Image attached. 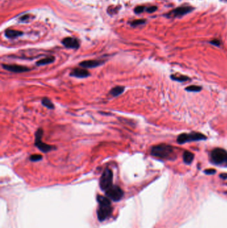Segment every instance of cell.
<instances>
[{
	"label": "cell",
	"mask_w": 227,
	"mask_h": 228,
	"mask_svg": "<svg viewBox=\"0 0 227 228\" xmlns=\"http://www.w3.org/2000/svg\"><path fill=\"white\" fill-rule=\"evenodd\" d=\"M151 154L160 160H173L175 158V153L174 148L167 144H159L151 148Z\"/></svg>",
	"instance_id": "6da1fadb"
},
{
	"label": "cell",
	"mask_w": 227,
	"mask_h": 228,
	"mask_svg": "<svg viewBox=\"0 0 227 228\" xmlns=\"http://www.w3.org/2000/svg\"><path fill=\"white\" fill-rule=\"evenodd\" d=\"M99 209L97 210V216L100 221H103L110 216L112 212L111 202L107 198L103 196L98 197Z\"/></svg>",
	"instance_id": "7a4b0ae2"
},
{
	"label": "cell",
	"mask_w": 227,
	"mask_h": 228,
	"mask_svg": "<svg viewBox=\"0 0 227 228\" xmlns=\"http://www.w3.org/2000/svg\"><path fill=\"white\" fill-rule=\"evenodd\" d=\"M210 160L216 165L227 167V151L219 147L214 149L211 152Z\"/></svg>",
	"instance_id": "3957f363"
},
{
	"label": "cell",
	"mask_w": 227,
	"mask_h": 228,
	"mask_svg": "<svg viewBox=\"0 0 227 228\" xmlns=\"http://www.w3.org/2000/svg\"><path fill=\"white\" fill-rule=\"evenodd\" d=\"M207 137L201 133L191 132L189 134H182L177 137V141L179 144H183L187 142L201 141L207 139Z\"/></svg>",
	"instance_id": "277c9868"
},
{
	"label": "cell",
	"mask_w": 227,
	"mask_h": 228,
	"mask_svg": "<svg viewBox=\"0 0 227 228\" xmlns=\"http://www.w3.org/2000/svg\"><path fill=\"white\" fill-rule=\"evenodd\" d=\"M43 134V130L41 128H39L36 131V134H35V138H36L35 139V145H36V147L39 150H41V151L44 153L49 152L51 150H53L54 149H55L54 146L46 144L41 142Z\"/></svg>",
	"instance_id": "5b68a950"
},
{
	"label": "cell",
	"mask_w": 227,
	"mask_h": 228,
	"mask_svg": "<svg viewBox=\"0 0 227 228\" xmlns=\"http://www.w3.org/2000/svg\"><path fill=\"white\" fill-rule=\"evenodd\" d=\"M113 186V172L112 171L106 168L100 179V187L103 190L106 191Z\"/></svg>",
	"instance_id": "8992f818"
},
{
	"label": "cell",
	"mask_w": 227,
	"mask_h": 228,
	"mask_svg": "<svg viewBox=\"0 0 227 228\" xmlns=\"http://www.w3.org/2000/svg\"><path fill=\"white\" fill-rule=\"evenodd\" d=\"M107 195L114 201L119 200L123 195V191L119 186H112L111 187L106 190Z\"/></svg>",
	"instance_id": "52a82bcc"
},
{
	"label": "cell",
	"mask_w": 227,
	"mask_h": 228,
	"mask_svg": "<svg viewBox=\"0 0 227 228\" xmlns=\"http://www.w3.org/2000/svg\"><path fill=\"white\" fill-rule=\"evenodd\" d=\"M193 8L190 6L178 7L170 12L168 14V15L169 17H181V16L185 15L187 14H189V12L193 11Z\"/></svg>",
	"instance_id": "ba28073f"
},
{
	"label": "cell",
	"mask_w": 227,
	"mask_h": 228,
	"mask_svg": "<svg viewBox=\"0 0 227 228\" xmlns=\"http://www.w3.org/2000/svg\"><path fill=\"white\" fill-rule=\"evenodd\" d=\"M2 67L9 72H14V73H24L26 72H29L30 69L25 67L21 66L18 65H7V64H2Z\"/></svg>",
	"instance_id": "9c48e42d"
},
{
	"label": "cell",
	"mask_w": 227,
	"mask_h": 228,
	"mask_svg": "<svg viewBox=\"0 0 227 228\" xmlns=\"http://www.w3.org/2000/svg\"><path fill=\"white\" fill-rule=\"evenodd\" d=\"M62 43L65 47L70 48V49H77L79 47V42L78 39L75 37H65L62 40Z\"/></svg>",
	"instance_id": "30bf717a"
},
{
	"label": "cell",
	"mask_w": 227,
	"mask_h": 228,
	"mask_svg": "<svg viewBox=\"0 0 227 228\" xmlns=\"http://www.w3.org/2000/svg\"><path fill=\"white\" fill-rule=\"evenodd\" d=\"M103 64V61L100 60H87L82 61L79 64V65L84 68H93L98 67Z\"/></svg>",
	"instance_id": "8fae6325"
},
{
	"label": "cell",
	"mask_w": 227,
	"mask_h": 228,
	"mask_svg": "<svg viewBox=\"0 0 227 228\" xmlns=\"http://www.w3.org/2000/svg\"><path fill=\"white\" fill-rule=\"evenodd\" d=\"M90 73L87 69L82 68L73 69L70 73V76L79 78H85L88 77Z\"/></svg>",
	"instance_id": "7c38bea8"
},
{
	"label": "cell",
	"mask_w": 227,
	"mask_h": 228,
	"mask_svg": "<svg viewBox=\"0 0 227 228\" xmlns=\"http://www.w3.org/2000/svg\"><path fill=\"white\" fill-rule=\"evenodd\" d=\"M6 36L8 38H15L19 37L21 35H23V33L19 31H16L14 29H7L5 32Z\"/></svg>",
	"instance_id": "4fadbf2b"
},
{
	"label": "cell",
	"mask_w": 227,
	"mask_h": 228,
	"mask_svg": "<svg viewBox=\"0 0 227 228\" xmlns=\"http://www.w3.org/2000/svg\"><path fill=\"white\" fill-rule=\"evenodd\" d=\"M125 90L124 86H116L113 87L109 91V94L111 95L113 97H117L121 95Z\"/></svg>",
	"instance_id": "5bb4252c"
},
{
	"label": "cell",
	"mask_w": 227,
	"mask_h": 228,
	"mask_svg": "<svg viewBox=\"0 0 227 228\" xmlns=\"http://www.w3.org/2000/svg\"><path fill=\"white\" fill-rule=\"evenodd\" d=\"M194 154L191 151H186L183 153V161L186 164H190L194 160Z\"/></svg>",
	"instance_id": "9a60e30c"
},
{
	"label": "cell",
	"mask_w": 227,
	"mask_h": 228,
	"mask_svg": "<svg viewBox=\"0 0 227 228\" xmlns=\"http://www.w3.org/2000/svg\"><path fill=\"white\" fill-rule=\"evenodd\" d=\"M55 60V58L53 56H49L47 57V58H45L43 59H41L39 61H37L36 64L37 65H47V64H49L53 63Z\"/></svg>",
	"instance_id": "2e32d148"
},
{
	"label": "cell",
	"mask_w": 227,
	"mask_h": 228,
	"mask_svg": "<svg viewBox=\"0 0 227 228\" xmlns=\"http://www.w3.org/2000/svg\"><path fill=\"white\" fill-rule=\"evenodd\" d=\"M171 79L174 81H177L178 82H185L186 81H188L190 80V78L187 76H182V75H179V74H177V75H172L171 76Z\"/></svg>",
	"instance_id": "e0dca14e"
},
{
	"label": "cell",
	"mask_w": 227,
	"mask_h": 228,
	"mask_svg": "<svg viewBox=\"0 0 227 228\" xmlns=\"http://www.w3.org/2000/svg\"><path fill=\"white\" fill-rule=\"evenodd\" d=\"M41 103L45 107H47L48 109H54V105L51 102V101L47 98H44L41 100Z\"/></svg>",
	"instance_id": "ac0fdd59"
},
{
	"label": "cell",
	"mask_w": 227,
	"mask_h": 228,
	"mask_svg": "<svg viewBox=\"0 0 227 228\" xmlns=\"http://www.w3.org/2000/svg\"><path fill=\"white\" fill-rule=\"evenodd\" d=\"M202 90V87L200 86H190L186 87L185 90L187 91H191V92H199Z\"/></svg>",
	"instance_id": "d6986e66"
},
{
	"label": "cell",
	"mask_w": 227,
	"mask_h": 228,
	"mask_svg": "<svg viewBox=\"0 0 227 228\" xmlns=\"http://www.w3.org/2000/svg\"><path fill=\"white\" fill-rule=\"evenodd\" d=\"M42 160V156L40 154H33L30 156L29 160L32 161H38Z\"/></svg>",
	"instance_id": "ffe728a7"
},
{
	"label": "cell",
	"mask_w": 227,
	"mask_h": 228,
	"mask_svg": "<svg viewBox=\"0 0 227 228\" xmlns=\"http://www.w3.org/2000/svg\"><path fill=\"white\" fill-rule=\"evenodd\" d=\"M145 20H135V21H132V22L131 23V25L132 26H133V27H135V26L142 25V24H145Z\"/></svg>",
	"instance_id": "44dd1931"
},
{
	"label": "cell",
	"mask_w": 227,
	"mask_h": 228,
	"mask_svg": "<svg viewBox=\"0 0 227 228\" xmlns=\"http://www.w3.org/2000/svg\"><path fill=\"white\" fill-rule=\"evenodd\" d=\"M146 7H144V6H137L135 8V12L136 13V14H141V13L143 12L145 10Z\"/></svg>",
	"instance_id": "7402d4cb"
},
{
	"label": "cell",
	"mask_w": 227,
	"mask_h": 228,
	"mask_svg": "<svg viewBox=\"0 0 227 228\" xmlns=\"http://www.w3.org/2000/svg\"><path fill=\"white\" fill-rule=\"evenodd\" d=\"M156 6H149V7H147L145 9V11H147L148 13H152L156 10Z\"/></svg>",
	"instance_id": "603a6c76"
},
{
	"label": "cell",
	"mask_w": 227,
	"mask_h": 228,
	"mask_svg": "<svg viewBox=\"0 0 227 228\" xmlns=\"http://www.w3.org/2000/svg\"><path fill=\"white\" fill-rule=\"evenodd\" d=\"M211 43H212L214 46H219L221 45V41L219 40V39H214V40L211 42Z\"/></svg>",
	"instance_id": "cb8c5ba5"
},
{
	"label": "cell",
	"mask_w": 227,
	"mask_h": 228,
	"mask_svg": "<svg viewBox=\"0 0 227 228\" xmlns=\"http://www.w3.org/2000/svg\"><path fill=\"white\" fill-rule=\"evenodd\" d=\"M204 173L206 174H208V175H210V174H214L216 173V170L215 169H207L204 171Z\"/></svg>",
	"instance_id": "d4e9b609"
},
{
	"label": "cell",
	"mask_w": 227,
	"mask_h": 228,
	"mask_svg": "<svg viewBox=\"0 0 227 228\" xmlns=\"http://www.w3.org/2000/svg\"><path fill=\"white\" fill-rule=\"evenodd\" d=\"M29 17V15H25L24 16H23L22 17H21L20 18V20L21 21H25V20H28Z\"/></svg>",
	"instance_id": "484cf974"
},
{
	"label": "cell",
	"mask_w": 227,
	"mask_h": 228,
	"mask_svg": "<svg viewBox=\"0 0 227 228\" xmlns=\"http://www.w3.org/2000/svg\"><path fill=\"white\" fill-rule=\"evenodd\" d=\"M220 176H221L222 178L226 179V178H227V174H226V173H222V174H221V175H220Z\"/></svg>",
	"instance_id": "4316f807"
}]
</instances>
